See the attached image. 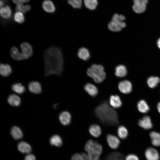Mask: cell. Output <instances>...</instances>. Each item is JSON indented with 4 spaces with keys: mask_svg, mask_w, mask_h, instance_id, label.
Instances as JSON below:
<instances>
[{
    "mask_svg": "<svg viewBox=\"0 0 160 160\" xmlns=\"http://www.w3.org/2000/svg\"><path fill=\"white\" fill-rule=\"evenodd\" d=\"M44 74L60 76L63 71L65 61L61 49L56 46H52L44 52Z\"/></svg>",
    "mask_w": 160,
    "mask_h": 160,
    "instance_id": "obj_1",
    "label": "cell"
},
{
    "mask_svg": "<svg viewBox=\"0 0 160 160\" xmlns=\"http://www.w3.org/2000/svg\"><path fill=\"white\" fill-rule=\"evenodd\" d=\"M95 113L97 117L103 123L110 125L118 123L116 112L105 101L98 105L95 109Z\"/></svg>",
    "mask_w": 160,
    "mask_h": 160,
    "instance_id": "obj_2",
    "label": "cell"
},
{
    "mask_svg": "<svg viewBox=\"0 0 160 160\" xmlns=\"http://www.w3.org/2000/svg\"><path fill=\"white\" fill-rule=\"evenodd\" d=\"M86 73L97 83L103 82L106 76L105 68L100 64H94L92 65L87 69Z\"/></svg>",
    "mask_w": 160,
    "mask_h": 160,
    "instance_id": "obj_3",
    "label": "cell"
},
{
    "mask_svg": "<svg viewBox=\"0 0 160 160\" xmlns=\"http://www.w3.org/2000/svg\"><path fill=\"white\" fill-rule=\"evenodd\" d=\"M84 149L87 152L89 160L99 159L103 151L102 145L92 140L87 141L85 145Z\"/></svg>",
    "mask_w": 160,
    "mask_h": 160,
    "instance_id": "obj_4",
    "label": "cell"
},
{
    "mask_svg": "<svg viewBox=\"0 0 160 160\" xmlns=\"http://www.w3.org/2000/svg\"><path fill=\"white\" fill-rule=\"evenodd\" d=\"M125 17L117 13L114 14L112 17L111 20L108 25V29L113 32H119L126 26V24L124 21Z\"/></svg>",
    "mask_w": 160,
    "mask_h": 160,
    "instance_id": "obj_5",
    "label": "cell"
},
{
    "mask_svg": "<svg viewBox=\"0 0 160 160\" xmlns=\"http://www.w3.org/2000/svg\"><path fill=\"white\" fill-rule=\"evenodd\" d=\"M10 54L11 58L13 60L20 61L28 59L29 57L22 52H20L18 48L15 46L12 47L10 49Z\"/></svg>",
    "mask_w": 160,
    "mask_h": 160,
    "instance_id": "obj_6",
    "label": "cell"
},
{
    "mask_svg": "<svg viewBox=\"0 0 160 160\" xmlns=\"http://www.w3.org/2000/svg\"><path fill=\"white\" fill-rule=\"evenodd\" d=\"M145 156L147 160H159V153L156 149L153 147L147 148L145 152Z\"/></svg>",
    "mask_w": 160,
    "mask_h": 160,
    "instance_id": "obj_7",
    "label": "cell"
},
{
    "mask_svg": "<svg viewBox=\"0 0 160 160\" xmlns=\"http://www.w3.org/2000/svg\"><path fill=\"white\" fill-rule=\"evenodd\" d=\"M118 87L120 91L124 94L129 93L132 90V84L128 80H125L120 81L119 83Z\"/></svg>",
    "mask_w": 160,
    "mask_h": 160,
    "instance_id": "obj_8",
    "label": "cell"
},
{
    "mask_svg": "<svg viewBox=\"0 0 160 160\" xmlns=\"http://www.w3.org/2000/svg\"><path fill=\"white\" fill-rule=\"evenodd\" d=\"M107 140L109 146L113 149L117 148L120 143V140L118 137L111 134L107 135Z\"/></svg>",
    "mask_w": 160,
    "mask_h": 160,
    "instance_id": "obj_9",
    "label": "cell"
},
{
    "mask_svg": "<svg viewBox=\"0 0 160 160\" xmlns=\"http://www.w3.org/2000/svg\"><path fill=\"white\" fill-rule=\"evenodd\" d=\"M77 56L80 59L84 61H87L90 58L91 54L87 48L82 47L78 49Z\"/></svg>",
    "mask_w": 160,
    "mask_h": 160,
    "instance_id": "obj_10",
    "label": "cell"
},
{
    "mask_svg": "<svg viewBox=\"0 0 160 160\" xmlns=\"http://www.w3.org/2000/svg\"><path fill=\"white\" fill-rule=\"evenodd\" d=\"M22 52L26 55L29 58L31 57L33 53V50L32 46L29 43L23 42L20 45Z\"/></svg>",
    "mask_w": 160,
    "mask_h": 160,
    "instance_id": "obj_11",
    "label": "cell"
},
{
    "mask_svg": "<svg viewBox=\"0 0 160 160\" xmlns=\"http://www.w3.org/2000/svg\"><path fill=\"white\" fill-rule=\"evenodd\" d=\"M139 126L145 129H149L152 127V124L150 117L145 116L140 119L138 122Z\"/></svg>",
    "mask_w": 160,
    "mask_h": 160,
    "instance_id": "obj_12",
    "label": "cell"
},
{
    "mask_svg": "<svg viewBox=\"0 0 160 160\" xmlns=\"http://www.w3.org/2000/svg\"><path fill=\"white\" fill-rule=\"evenodd\" d=\"M59 118L61 123L64 125H68L71 122V115L67 111H65L62 112L60 114Z\"/></svg>",
    "mask_w": 160,
    "mask_h": 160,
    "instance_id": "obj_13",
    "label": "cell"
},
{
    "mask_svg": "<svg viewBox=\"0 0 160 160\" xmlns=\"http://www.w3.org/2000/svg\"><path fill=\"white\" fill-rule=\"evenodd\" d=\"M12 72V69L11 66L8 64L1 63L0 65V73L4 77L9 76Z\"/></svg>",
    "mask_w": 160,
    "mask_h": 160,
    "instance_id": "obj_14",
    "label": "cell"
},
{
    "mask_svg": "<svg viewBox=\"0 0 160 160\" xmlns=\"http://www.w3.org/2000/svg\"><path fill=\"white\" fill-rule=\"evenodd\" d=\"M17 148L20 152L23 153L29 154L31 151V146L24 141L19 142L17 145Z\"/></svg>",
    "mask_w": 160,
    "mask_h": 160,
    "instance_id": "obj_15",
    "label": "cell"
},
{
    "mask_svg": "<svg viewBox=\"0 0 160 160\" xmlns=\"http://www.w3.org/2000/svg\"><path fill=\"white\" fill-rule=\"evenodd\" d=\"M152 145L154 146H160V133L155 132L152 131L149 134Z\"/></svg>",
    "mask_w": 160,
    "mask_h": 160,
    "instance_id": "obj_16",
    "label": "cell"
},
{
    "mask_svg": "<svg viewBox=\"0 0 160 160\" xmlns=\"http://www.w3.org/2000/svg\"><path fill=\"white\" fill-rule=\"evenodd\" d=\"M42 7L45 12L48 13H53L55 10L54 4L50 0L44 1L43 2Z\"/></svg>",
    "mask_w": 160,
    "mask_h": 160,
    "instance_id": "obj_17",
    "label": "cell"
},
{
    "mask_svg": "<svg viewBox=\"0 0 160 160\" xmlns=\"http://www.w3.org/2000/svg\"><path fill=\"white\" fill-rule=\"evenodd\" d=\"M28 88L31 92L35 94H39L41 91L40 84L36 81L30 82L28 85Z\"/></svg>",
    "mask_w": 160,
    "mask_h": 160,
    "instance_id": "obj_18",
    "label": "cell"
},
{
    "mask_svg": "<svg viewBox=\"0 0 160 160\" xmlns=\"http://www.w3.org/2000/svg\"><path fill=\"white\" fill-rule=\"evenodd\" d=\"M1 17L5 19H10L12 16V12L10 7L8 5L2 7L0 10Z\"/></svg>",
    "mask_w": 160,
    "mask_h": 160,
    "instance_id": "obj_19",
    "label": "cell"
},
{
    "mask_svg": "<svg viewBox=\"0 0 160 160\" xmlns=\"http://www.w3.org/2000/svg\"><path fill=\"white\" fill-rule=\"evenodd\" d=\"M127 73L126 68L124 65H118L115 68V74L117 77H123L126 76Z\"/></svg>",
    "mask_w": 160,
    "mask_h": 160,
    "instance_id": "obj_20",
    "label": "cell"
},
{
    "mask_svg": "<svg viewBox=\"0 0 160 160\" xmlns=\"http://www.w3.org/2000/svg\"><path fill=\"white\" fill-rule=\"evenodd\" d=\"M84 89L86 92L92 96H95L98 93L97 88L92 84L90 83L86 84L84 86Z\"/></svg>",
    "mask_w": 160,
    "mask_h": 160,
    "instance_id": "obj_21",
    "label": "cell"
},
{
    "mask_svg": "<svg viewBox=\"0 0 160 160\" xmlns=\"http://www.w3.org/2000/svg\"><path fill=\"white\" fill-rule=\"evenodd\" d=\"M90 134L95 137H99L101 134V129L100 127L97 124H93L90 126L89 128Z\"/></svg>",
    "mask_w": 160,
    "mask_h": 160,
    "instance_id": "obj_22",
    "label": "cell"
},
{
    "mask_svg": "<svg viewBox=\"0 0 160 160\" xmlns=\"http://www.w3.org/2000/svg\"><path fill=\"white\" fill-rule=\"evenodd\" d=\"M109 103L110 105L115 108L120 107L122 102L119 97L117 95H111L110 98Z\"/></svg>",
    "mask_w": 160,
    "mask_h": 160,
    "instance_id": "obj_23",
    "label": "cell"
},
{
    "mask_svg": "<svg viewBox=\"0 0 160 160\" xmlns=\"http://www.w3.org/2000/svg\"><path fill=\"white\" fill-rule=\"evenodd\" d=\"M11 134L16 140L21 139L23 136V133L21 129L16 126L13 127L11 130Z\"/></svg>",
    "mask_w": 160,
    "mask_h": 160,
    "instance_id": "obj_24",
    "label": "cell"
},
{
    "mask_svg": "<svg viewBox=\"0 0 160 160\" xmlns=\"http://www.w3.org/2000/svg\"><path fill=\"white\" fill-rule=\"evenodd\" d=\"M7 100L8 103L13 106H18L20 103L21 100L20 98L15 94L10 95Z\"/></svg>",
    "mask_w": 160,
    "mask_h": 160,
    "instance_id": "obj_25",
    "label": "cell"
},
{
    "mask_svg": "<svg viewBox=\"0 0 160 160\" xmlns=\"http://www.w3.org/2000/svg\"><path fill=\"white\" fill-rule=\"evenodd\" d=\"M49 142L52 145L58 147L61 146L63 143L61 138L57 135L52 136L50 138Z\"/></svg>",
    "mask_w": 160,
    "mask_h": 160,
    "instance_id": "obj_26",
    "label": "cell"
},
{
    "mask_svg": "<svg viewBox=\"0 0 160 160\" xmlns=\"http://www.w3.org/2000/svg\"><path fill=\"white\" fill-rule=\"evenodd\" d=\"M137 107L139 111L142 113H147L149 110V107L147 103L143 100H141L139 101Z\"/></svg>",
    "mask_w": 160,
    "mask_h": 160,
    "instance_id": "obj_27",
    "label": "cell"
},
{
    "mask_svg": "<svg viewBox=\"0 0 160 160\" xmlns=\"http://www.w3.org/2000/svg\"><path fill=\"white\" fill-rule=\"evenodd\" d=\"M160 82V79L158 77L151 76L148 78L147 83L148 86L151 88L156 87Z\"/></svg>",
    "mask_w": 160,
    "mask_h": 160,
    "instance_id": "obj_28",
    "label": "cell"
},
{
    "mask_svg": "<svg viewBox=\"0 0 160 160\" xmlns=\"http://www.w3.org/2000/svg\"><path fill=\"white\" fill-rule=\"evenodd\" d=\"M117 134L120 139H126L128 136V131L125 127L121 126L118 128Z\"/></svg>",
    "mask_w": 160,
    "mask_h": 160,
    "instance_id": "obj_29",
    "label": "cell"
},
{
    "mask_svg": "<svg viewBox=\"0 0 160 160\" xmlns=\"http://www.w3.org/2000/svg\"><path fill=\"white\" fill-rule=\"evenodd\" d=\"M84 3L86 7L90 10H94L97 5V0H84Z\"/></svg>",
    "mask_w": 160,
    "mask_h": 160,
    "instance_id": "obj_30",
    "label": "cell"
},
{
    "mask_svg": "<svg viewBox=\"0 0 160 160\" xmlns=\"http://www.w3.org/2000/svg\"><path fill=\"white\" fill-rule=\"evenodd\" d=\"M14 21L19 24H22L25 21V17L23 13L20 12H17L14 16Z\"/></svg>",
    "mask_w": 160,
    "mask_h": 160,
    "instance_id": "obj_31",
    "label": "cell"
},
{
    "mask_svg": "<svg viewBox=\"0 0 160 160\" xmlns=\"http://www.w3.org/2000/svg\"><path fill=\"white\" fill-rule=\"evenodd\" d=\"M71 160H89L87 153H75L71 157Z\"/></svg>",
    "mask_w": 160,
    "mask_h": 160,
    "instance_id": "obj_32",
    "label": "cell"
},
{
    "mask_svg": "<svg viewBox=\"0 0 160 160\" xmlns=\"http://www.w3.org/2000/svg\"><path fill=\"white\" fill-rule=\"evenodd\" d=\"M12 90L15 92L20 94L23 93L25 91V88L21 84L17 83L12 86Z\"/></svg>",
    "mask_w": 160,
    "mask_h": 160,
    "instance_id": "obj_33",
    "label": "cell"
},
{
    "mask_svg": "<svg viewBox=\"0 0 160 160\" xmlns=\"http://www.w3.org/2000/svg\"><path fill=\"white\" fill-rule=\"evenodd\" d=\"M31 9V7L28 5H23L20 4L17 5L15 7V10L17 12H20L23 13H25L29 11Z\"/></svg>",
    "mask_w": 160,
    "mask_h": 160,
    "instance_id": "obj_34",
    "label": "cell"
},
{
    "mask_svg": "<svg viewBox=\"0 0 160 160\" xmlns=\"http://www.w3.org/2000/svg\"><path fill=\"white\" fill-rule=\"evenodd\" d=\"M146 7V5L134 4L132 7V9L135 12L137 13H140L145 11Z\"/></svg>",
    "mask_w": 160,
    "mask_h": 160,
    "instance_id": "obj_35",
    "label": "cell"
},
{
    "mask_svg": "<svg viewBox=\"0 0 160 160\" xmlns=\"http://www.w3.org/2000/svg\"><path fill=\"white\" fill-rule=\"evenodd\" d=\"M68 2L73 8H79L81 6L82 1V0H68Z\"/></svg>",
    "mask_w": 160,
    "mask_h": 160,
    "instance_id": "obj_36",
    "label": "cell"
},
{
    "mask_svg": "<svg viewBox=\"0 0 160 160\" xmlns=\"http://www.w3.org/2000/svg\"><path fill=\"white\" fill-rule=\"evenodd\" d=\"M125 160H139L138 156L133 154H130L126 157Z\"/></svg>",
    "mask_w": 160,
    "mask_h": 160,
    "instance_id": "obj_37",
    "label": "cell"
},
{
    "mask_svg": "<svg viewBox=\"0 0 160 160\" xmlns=\"http://www.w3.org/2000/svg\"><path fill=\"white\" fill-rule=\"evenodd\" d=\"M134 4L137 5H146L148 0H133Z\"/></svg>",
    "mask_w": 160,
    "mask_h": 160,
    "instance_id": "obj_38",
    "label": "cell"
},
{
    "mask_svg": "<svg viewBox=\"0 0 160 160\" xmlns=\"http://www.w3.org/2000/svg\"><path fill=\"white\" fill-rule=\"evenodd\" d=\"M30 0H12V2L17 5L23 4V3H26Z\"/></svg>",
    "mask_w": 160,
    "mask_h": 160,
    "instance_id": "obj_39",
    "label": "cell"
},
{
    "mask_svg": "<svg viewBox=\"0 0 160 160\" xmlns=\"http://www.w3.org/2000/svg\"><path fill=\"white\" fill-rule=\"evenodd\" d=\"M25 160H36V158L34 155L29 154L25 157Z\"/></svg>",
    "mask_w": 160,
    "mask_h": 160,
    "instance_id": "obj_40",
    "label": "cell"
},
{
    "mask_svg": "<svg viewBox=\"0 0 160 160\" xmlns=\"http://www.w3.org/2000/svg\"><path fill=\"white\" fill-rule=\"evenodd\" d=\"M157 108L158 111L160 113V102L159 103H158L157 105Z\"/></svg>",
    "mask_w": 160,
    "mask_h": 160,
    "instance_id": "obj_41",
    "label": "cell"
},
{
    "mask_svg": "<svg viewBox=\"0 0 160 160\" xmlns=\"http://www.w3.org/2000/svg\"><path fill=\"white\" fill-rule=\"evenodd\" d=\"M157 44L158 47L160 49V38L157 41Z\"/></svg>",
    "mask_w": 160,
    "mask_h": 160,
    "instance_id": "obj_42",
    "label": "cell"
},
{
    "mask_svg": "<svg viewBox=\"0 0 160 160\" xmlns=\"http://www.w3.org/2000/svg\"><path fill=\"white\" fill-rule=\"evenodd\" d=\"M0 7H3V6L4 4V3L1 0H0Z\"/></svg>",
    "mask_w": 160,
    "mask_h": 160,
    "instance_id": "obj_43",
    "label": "cell"
},
{
    "mask_svg": "<svg viewBox=\"0 0 160 160\" xmlns=\"http://www.w3.org/2000/svg\"><path fill=\"white\" fill-rule=\"evenodd\" d=\"M99 160L98 159V160Z\"/></svg>",
    "mask_w": 160,
    "mask_h": 160,
    "instance_id": "obj_44",
    "label": "cell"
}]
</instances>
